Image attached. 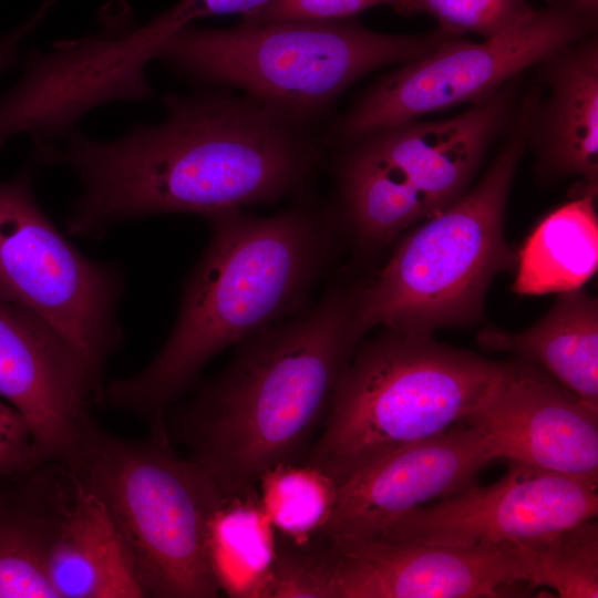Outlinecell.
<instances>
[{
  "label": "cell",
  "mask_w": 598,
  "mask_h": 598,
  "mask_svg": "<svg viewBox=\"0 0 598 598\" xmlns=\"http://www.w3.org/2000/svg\"><path fill=\"white\" fill-rule=\"evenodd\" d=\"M163 103L159 124H137L111 141L74 128L64 145L34 152L37 163L68 166L80 182L70 234L96 238L152 215L209 217L274 203L298 190L317 163L300 124L247 94L169 93Z\"/></svg>",
  "instance_id": "1"
},
{
  "label": "cell",
  "mask_w": 598,
  "mask_h": 598,
  "mask_svg": "<svg viewBox=\"0 0 598 598\" xmlns=\"http://www.w3.org/2000/svg\"><path fill=\"white\" fill-rule=\"evenodd\" d=\"M210 240L186 280L175 326L140 372L110 381L103 402L167 439V413L224 349L292 317L326 269L336 217L296 208L270 217H207Z\"/></svg>",
  "instance_id": "3"
},
{
  "label": "cell",
  "mask_w": 598,
  "mask_h": 598,
  "mask_svg": "<svg viewBox=\"0 0 598 598\" xmlns=\"http://www.w3.org/2000/svg\"><path fill=\"white\" fill-rule=\"evenodd\" d=\"M543 95L534 112L527 147L539 173L577 176L582 190L598 189V41L592 34L538 63Z\"/></svg>",
  "instance_id": "16"
},
{
  "label": "cell",
  "mask_w": 598,
  "mask_h": 598,
  "mask_svg": "<svg viewBox=\"0 0 598 598\" xmlns=\"http://www.w3.org/2000/svg\"><path fill=\"white\" fill-rule=\"evenodd\" d=\"M44 462L28 420L0 400V481L21 475Z\"/></svg>",
  "instance_id": "25"
},
{
  "label": "cell",
  "mask_w": 598,
  "mask_h": 598,
  "mask_svg": "<svg viewBox=\"0 0 598 598\" xmlns=\"http://www.w3.org/2000/svg\"><path fill=\"white\" fill-rule=\"evenodd\" d=\"M540 95L533 86L519 97L480 183L403 233L385 265L359 283L354 322L361 337L377 327L433 336L480 320L493 279L517 266L518 252L504 235L505 210Z\"/></svg>",
  "instance_id": "4"
},
{
  "label": "cell",
  "mask_w": 598,
  "mask_h": 598,
  "mask_svg": "<svg viewBox=\"0 0 598 598\" xmlns=\"http://www.w3.org/2000/svg\"><path fill=\"white\" fill-rule=\"evenodd\" d=\"M464 421L481 431L498 458L598 476V410L535 363L498 362Z\"/></svg>",
  "instance_id": "13"
},
{
  "label": "cell",
  "mask_w": 598,
  "mask_h": 598,
  "mask_svg": "<svg viewBox=\"0 0 598 598\" xmlns=\"http://www.w3.org/2000/svg\"><path fill=\"white\" fill-rule=\"evenodd\" d=\"M391 7L402 14H430L451 33L483 40L509 30L535 10L526 0H395Z\"/></svg>",
  "instance_id": "24"
},
{
  "label": "cell",
  "mask_w": 598,
  "mask_h": 598,
  "mask_svg": "<svg viewBox=\"0 0 598 598\" xmlns=\"http://www.w3.org/2000/svg\"><path fill=\"white\" fill-rule=\"evenodd\" d=\"M461 422L384 454L340 483L333 513L319 536L334 542L377 538L427 501L472 485L498 457L478 429Z\"/></svg>",
  "instance_id": "14"
},
{
  "label": "cell",
  "mask_w": 598,
  "mask_h": 598,
  "mask_svg": "<svg viewBox=\"0 0 598 598\" xmlns=\"http://www.w3.org/2000/svg\"><path fill=\"white\" fill-rule=\"evenodd\" d=\"M56 1L59 0H48L29 19L0 39V75L17 63L20 43L34 30Z\"/></svg>",
  "instance_id": "28"
},
{
  "label": "cell",
  "mask_w": 598,
  "mask_h": 598,
  "mask_svg": "<svg viewBox=\"0 0 598 598\" xmlns=\"http://www.w3.org/2000/svg\"><path fill=\"white\" fill-rule=\"evenodd\" d=\"M32 175L27 167L0 181V297L54 328L102 384L122 342V272L85 257L53 225L34 196Z\"/></svg>",
  "instance_id": "9"
},
{
  "label": "cell",
  "mask_w": 598,
  "mask_h": 598,
  "mask_svg": "<svg viewBox=\"0 0 598 598\" xmlns=\"http://www.w3.org/2000/svg\"><path fill=\"white\" fill-rule=\"evenodd\" d=\"M597 12L551 0L509 30L475 43L457 37L381 78L338 128L352 144L377 131L465 102L475 103L558 50L594 33Z\"/></svg>",
  "instance_id": "10"
},
{
  "label": "cell",
  "mask_w": 598,
  "mask_h": 598,
  "mask_svg": "<svg viewBox=\"0 0 598 598\" xmlns=\"http://www.w3.org/2000/svg\"><path fill=\"white\" fill-rule=\"evenodd\" d=\"M518 101L519 76L453 117L410 120L352 143L338 178L342 218L357 245L383 249L457 200Z\"/></svg>",
  "instance_id": "8"
},
{
  "label": "cell",
  "mask_w": 598,
  "mask_h": 598,
  "mask_svg": "<svg viewBox=\"0 0 598 598\" xmlns=\"http://www.w3.org/2000/svg\"><path fill=\"white\" fill-rule=\"evenodd\" d=\"M529 582L515 547H451L382 538L329 540L313 555V598H495Z\"/></svg>",
  "instance_id": "12"
},
{
  "label": "cell",
  "mask_w": 598,
  "mask_h": 598,
  "mask_svg": "<svg viewBox=\"0 0 598 598\" xmlns=\"http://www.w3.org/2000/svg\"><path fill=\"white\" fill-rule=\"evenodd\" d=\"M477 342L542 367L598 410V301L581 288L559 292L533 327L517 333L485 329Z\"/></svg>",
  "instance_id": "18"
},
{
  "label": "cell",
  "mask_w": 598,
  "mask_h": 598,
  "mask_svg": "<svg viewBox=\"0 0 598 598\" xmlns=\"http://www.w3.org/2000/svg\"><path fill=\"white\" fill-rule=\"evenodd\" d=\"M207 548L221 592L231 598H272L278 536L257 485L223 496L209 520Z\"/></svg>",
  "instance_id": "20"
},
{
  "label": "cell",
  "mask_w": 598,
  "mask_h": 598,
  "mask_svg": "<svg viewBox=\"0 0 598 598\" xmlns=\"http://www.w3.org/2000/svg\"><path fill=\"white\" fill-rule=\"evenodd\" d=\"M533 586H548L561 598L598 597V524L590 518L517 548Z\"/></svg>",
  "instance_id": "23"
},
{
  "label": "cell",
  "mask_w": 598,
  "mask_h": 598,
  "mask_svg": "<svg viewBox=\"0 0 598 598\" xmlns=\"http://www.w3.org/2000/svg\"><path fill=\"white\" fill-rule=\"evenodd\" d=\"M56 463L105 508L145 597L220 595L207 537L224 495L169 440L123 439L90 416Z\"/></svg>",
  "instance_id": "6"
},
{
  "label": "cell",
  "mask_w": 598,
  "mask_h": 598,
  "mask_svg": "<svg viewBox=\"0 0 598 598\" xmlns=\"http://www.w3.org/2000/svg\"><path fill=\"white\" fill-rule=\"evenodd\" d=\"M103 388L54 328L0 297V395L28 420L47 462L64 456Z\"/></svg>",
  "instance_id": "15"
},
{
  "label": "cell",
  "mask_w": 598,
  "mask_h": 598,
  "mask_svg": "<svg viewBox=\"0 0 598 598\" xmlns=\"http://www.w3.org/2000/svg\"><path fill=\"white\" fill-rule=\"evenodd\" d=\"M358 287H333L308 311L246 339L217 375L169 409V441L223 495L257 485L264 472L305 453L362 339Z\"/></svg>",
  "instance_id": "2"
},
{
  "label": "cell",
  "mask_w": 598,
  "mask_h": 598,
  "mask_svg": "<svg viewBox=\"0 0 598 598\" xmlns=\"http://www.w3.org/2000/svg\"><path fill=\"white\" fill-rule=\"evenodd\" d=\"M497 364L433 336L382 328L358 344L301 463L339 485L384 454L443 433L476 410Z\"/></svg>",
  "instance_id": "7"
},
{
  "label": "cell",
  "mask_w": 598,
  "mask_h": 598,
  "mask_svg": "<svg viewBox=\"0 0 598 598\" xmlns=\"http://www.w3.org/2000/svg\"><path fill=\"white\" fill-rule=\"evenodd\" d=\"M66 481L55 462L0 481V598H58L44 550Z\"/></svg>",
  "instance_id": "19"
},
{
  "label": "cell",
  "mask_w": 598,
  "mask_h": 598,
  "mask_svg": "<svg viewBox=\"0 0 598 598\" xmlns=\"http://www.w3.org/2000/svg\"><path fill=\"white\" fill-rule=\"evenodd\" d=\"M270 0H181L169 9L143 24L145 34L156 47L175 31L190 22L206 17L249 13L265 6Z\"/></svg>",
  "instance_id": "27"
},
{
  "label": "cell",
  "mask_w": 598,
  "mask_h": 598,
  "mask_svg": "<svg viewBox=\"0 0 598 598\" xmlns=\"http://www.w3.org/2000/svg\"><path fill=\"white\" fill-rule=\"evenodd\" d=\"M597 193L581 190L548 214L518 251L513 290L520 295L563 292L588 281L598 267Z\"/></svg>",
  "instance_id": "21"
},
{
  "label": "cell",
  "mask_w": 598,
  "mask_h": 598,
  "mask_svg": "<svg viewBox=\"0 0 598 598\" xmlns=\"http://www.w3.org/2000/svg\"><path fill=\"white\" fill-rule=\"evenodd\" d=\"M58 598H141L144 590L105 508L68 473L44 550Z\"/></svg>",
  "instance_id": "17"
},
{
  "label": "cell",
  "mask_w": 598,
  "mask_h": 598,
  "mask_svg": "<svg viewBox=\"0 0 598 598\" xmlns=\"http://www.w3.org/2000/svg\"><path fill=\"white\" fill-rule=\"evenodd\" d=\"M395 0H270L256 11L244 14L245 22L274 20L349 19L377 6L391 7Z\"/></svg>",
  "instance_id": "26"
},
{
  "label": "cell",
  "mask_w": 598,
  "mask_h": 598,
  "mask_svg": "<svg viewBox=\"0 0 598 598\" xmlns=\"http://www.w3.org/2000/svg\"><path fill=\"white\" fill-rule=\"evenodd\" d=\"M296 547H297V546H296ZM292 548H293V547H292ZM290 549H291V548H290ZM290 549H289V550H290ZM289 550H288V551H289ZM288 551H287V554H288ZM287 554H286V555H287ZM285 557H286V556H285ZM283 560H285V558H283ZM282 565H283V561H282ZM281 570H282V566H281ZM280 586H281V574H280ZM281 590H282V587H281ZM282 594H283V590H282ZM283 595H285V594H283ZM285 596H286V595H285ZM286 597H287V596H286ZM287 598H288V597H287Z\"/></svg>",
  "instance_id": "30"
},
{
  "label": "cell",
  "mask_w": 598,
  "mask_h": 598,
  "mask_svg": "<svg viewBox=\"0 0 598 598\" xmlns=\"http://www.w3.org/2000/svg\"><path fill=\"white\" fill-rule=\"evenodd\" d=\"M457 37L440 27L383 33L354 18L243 21L228 29L189 24L164 41L156 59L199 83L238 87L301 124L369 72L411 62Z\"/></svg>",
  "instance_id": "5"
},
{
  "label": "cell",
  "mask_w": 598,
  "mask_h": 598,
  "mask_svg": "<svg viewBox=\"0 0 598 598\" xmlns=\"http://www.w3.org/2000/svg\"><path fill=\"white\" fill-rule=\"evenodd\" d=\"M598 476H573L509 461L492 485H470L419 506L377 538L451 547H515L596 518Z\"/></svg>",
  "instance_id": "11"
},
{
  "label": "cell",
  "mask_w": 598,
  "mask_h": 598,
  "mask_svg": "<svg viewBox=\"0 0 598 598\" xmlns=\"http://www.w3.org/2000/svg\"><path fill=\"white\" fill-rule=\"evenodd\" d=\"M338 483L306 463H282L257 481L261 505L278 538L303 545L318 537L329 523L338 498Z\"/></svg>",
  "instance_id": "22"
},
{
  "label": "cell",
  "mask_w": 598,
  "mask_h": 598,
  "mask_svg": "<svg viewBox=\"0 0 598 598\" xmlns=\"http://www.w3.org/2000/svg\"><path fill=\"white\" fill-rule=\"evenodd\" d=\"M575 1L581 4L582 7L597 12L598 0H575Z\"/></svg>",
  "instance_id": "29"
}]
</instances>
